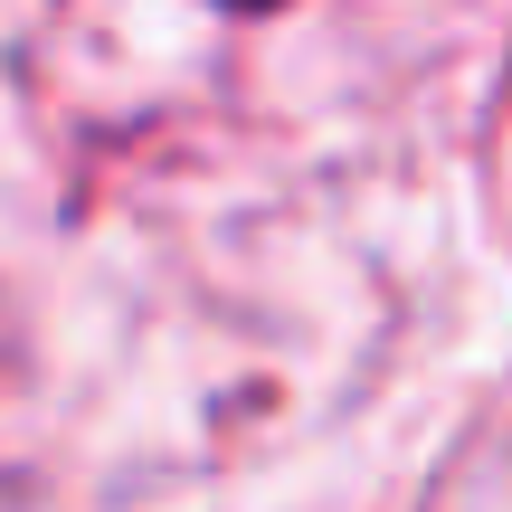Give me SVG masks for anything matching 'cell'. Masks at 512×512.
<instances>
[{"instance_id":"obj_1","label":"cell","mask_w":512,"mask_h":512,"mask_svg":"<svg viewBox=\"0 0 512 512\" xmlns=\"http://www.w3.org/2000/svg\"><path fill=\"white\" fill-rule=\"evenodd\" d=\"M228 10H275V0H228Z\"/></svg>"}]
</instances>
